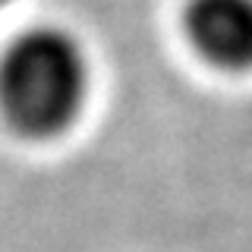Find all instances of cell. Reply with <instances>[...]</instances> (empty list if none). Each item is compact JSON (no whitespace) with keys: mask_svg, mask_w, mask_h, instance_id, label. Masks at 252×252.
Wrapping results in <instances>:
<instances>
[{"mask_svg":"<svg viewBox=\"0 0 252 252\" xmlns=\"http://www.w3.org/2000/svg\"><path fill=\"white\" fill-rule=\"evenodd\" d=\"M92 69L82 41L60 26H35L0 54V117L26 139H54L79 120Z\"/></svg>","mask_w":252,"mask_h":252,"instance_id":"obj_1","label":"cell"},{"mask_svg":"<svg viewBox=\"0 0 252 252\" xmlns=\"http://www.w3.org/2000/svg\"><path fill=\"white\" fill-rule=\"evenodd\" d=\"M183 32L205 63L227 73L252 69V0H186Z\"/></svg>","mask_w":252,"mask_h":252,"instance_id":"obj_2","label":"cell"},{"mask_svg":"<svg viewBox=\"0 0 252 252\" xmlns=\"http://www.w3.org/2000/svg\"><path fill=\"white\" fill-rule=\"evenodd\" d=\"M6 3H10V0H0V6H6Z\"/></svg>","mask_w":252,"mask_h":252,"instance_id":"obj_3","label":"cell"}]
</instances>
